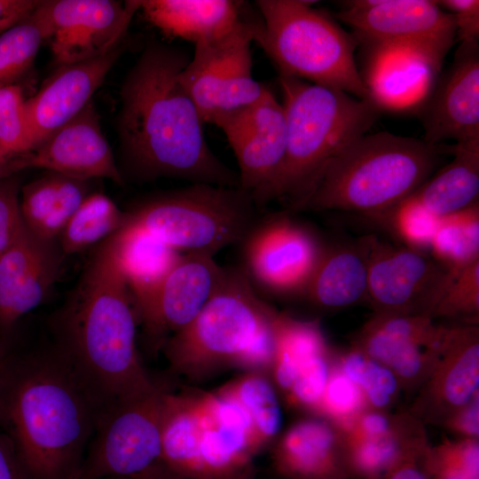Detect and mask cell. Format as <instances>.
<instances>
[{
    "label": "cell",
    "mask_w": 479,
    "mask_h": 479,
    "mask_svg": "<svg viewBox=\"0 0 479 479\" xmlns=\"http://www.w3.org/2000/svg\"><path fill=\"white\" fill-rule=\"evenodd\" d=\"M2 343H3V339L0 337V348H1Z\"/></svg>",
    "instance_id": "obj_55"
},
{
    "label": "cell",
    "mask_w": 479,
    "mask_h": 479,
    "mask_svg": "<svg viewBox=\"0 0 479 479\" xmlns=\"http://www.w3.org/2000/svg\"><path fill=\"white\" fill-rule=\"evenodd\" d=\"M106 241L127 285L137 319L145 334L152 323L159 290L182 254L127 221Z\"/></svg>",
    "instance_id": "obj_24"
},
{
    "label": "cell",
    "mask_w": 479,
    "mask_h": 479,
    "mask_svg": "<svg viewBox=\"0 0 479 479\" xmlns=\"http://www.w3.org/2000/svg\"><path fill=\"white\" fill-rule=\"evenodd\" d=\"M343 435V434H342ZM349 479H381L403 456L428 447L423 423L410 412L399 413L395 428L379 436L343 435Z\"/></svg>",
    "instance_id": "obj_30"
},
{
    "label": "cell",
    "mask_w": 479,
    "mask_h": 479,
    "mask_svg": "<svg viewBox=\"0 0 479 479\" xmlns=\"http://www.w3.org/2000/svg\"><path fill=\"white\" fill-rule=\"evenodd\" d=\"M273 308L268 319L262 325L247 347L236 357L232 366L246 372L271 373L273 363L276 339L272 323Z\"/></svg>",
    "instance_id": "obj_46"
},
{
    "label": "cell",
    "mask_w": 479,
    "mask_h": 479,
    "mask_svg": "<svg viewBox=\"0 0 479 479\" xmlns=\"http://www.w3.org/2000/svg\"><path fill=\"white\" fill-rule=\"evenodd\" d=\"M367 254L364 239L324 248L304 295L318 307L338 310L366 301Z\"/></svg>",
    "instance_id": "obj_28"
},
{
    "label": "cell",
    "mask_w": 479,
    "mask_h": 479,
    "mask_svg": "<svg viewBox=\"0 0 479 479\" xmlns=\"http://www.w3.org/2000/svg\"><path fill=\"white\" fill-rule=\"evenodd\" d=\"M311 1L258 0L261 21L252 22L253 41L280 75L335 88L369 99L356 60L358 42Z\"/></svg>",
    "instance_id": "obj_6"
},
{
    "label": "cell",
    "mask_w": 479,
    "mask_h": 479,
    "mask_svg": "<svg viewBox=\"0 0 479 479\" xmlns=\"http://www.w3.org/2000/svg\"><path fill=\"white\" fill-rule=\"evenodd\" d=\"M1 347H2V345H1ZM0 352H1V348H0Z\"/></svg>",
    "instance_id": "obj_56"
},
{
    "label": "cell",
    "mask_w": 479,
    "mask_h": 479,
    "mask_svg": "<svg viewBox=\"0 0 479 479\" xmlns=\"http://www.w3.org/2000/svg\"><path fill=\"white\" fill-rule=\"evenodd\" d=\"M200 438L195 479H249L258 452L251 423L232 398L218 393H198Z\"/></svg>",
    "instance_id": "obj_19"
},
{
    "label": "cell",
    "mask_w": 479,
    "mask_h": 479,
    "mask_svg": "<svg viewBox=\"0 0 479 479\" xmlns=\"http://www.w3.org/2000/svg\"><path fill=\"white\" fill-rule=\"evenodd\" d=\"M256 207L240 187L192 184L146 200L127 213V222L179 252L214 255L247 238L257 224Z\"/></svg>",
    "instance_id": "obj_7"
},
{
    "label": "cell",
    "mask_w": 479,
    "mask_h": 479,
    "mask_svg": "<svg viewBox=\"0 0 479 479\" xmlns=\"http://www.w3.org/2000/svg\"><path fill=\"white\" fill-rule=\"evenodd\" d=\"M137 322L130 291L105 240L49 326L51 339L103 413L156 385L138 355Z\"/></svg>",
    "instance_id": "obj_3"
},
{
    "label": "cell",
    "mask_w": 479,
    "mask_h": 479,
    "mask_svg": "<svg viewBox=\"0 0 479 479\" xmlns=\"http://www.w3.org/2000/svg\"><path fill=\"white\" fill-rule=\"evenodd\" d=\"M287 121V151L280 173L259 207L287 197L290 203L312 184L326 164L365 135L380 115L371 99L279 75Z\"/></svg>",
    "instance_id": "obj_5"
},
{
    "label": "cell",
    "mask_w": 479,
    "mask_h": 479,
    "mask_svg": "<svg viewBox=\"0 0 479 479\" xmlns=\"http://www.w3.org/2000/svg\"><path fill=\"white\" fill-rule=\"evenodd\" d=\"M216 391L235 400L247 412L257 452L279 435L282 412L275 386L265 373L246 372Z\"/></svg>",
    "instance_id": "obj_34"
},
{
    "label": "cell",
    "mask_w": 479,
    "mask_h": 479,
    "mask_svg": "<svg viewBox=\"0 0 479 479\" xmlns=\"http://www.w3.org/2000/svg\"><path fill=\"white\" fill-rule=\"evenodd\" d=\"M34 148L22 89L0 86V149L11 159Z\"/></svg>",
    "instance_id": "obj_41"
},
{
    "label": "cell",
    "mask_w": 479,
    "mask_h": 479,
    "mask_svg": "<svg viewBox=\"0 0 479 479\" xmlns=\"http://www.w3.org/2000/svg\"><path fill=\"white\" fill-rule=\"evenodd\" d=\"M0 479H28L14 444L0 421Z\"/></svg>",
    "instance_id": "obj_49"
},
{
    "label": "cell",
    "mask_w": 479,
    "mask_h": 479,
    "mask_svg": "<svg viewBox=\"0 0 479 479\" xmlns=\"http://www.w3.org/2000/svg\"><path fill=\"white\" fill-rule=\"evenodd\" d=\"M32 168L84 181L95 177L120 185L123 181L91 101L35 148L12 158L3 177Z\"/></svg>",
    "instance_id": "obj_15"
},
{
    "label": "cell",
    "mask_w": 479,
    "mask_h": 479,
    "mask_svg": "<svg viewBox=\"0 0 479 479\" xmlns=\"http://www.w3.org/2000/svg\"><path fill=\"white\" fill-rule=\"evenodd\" d=\"M140 0L41 1L47 40L55 61L75 64L109 53L123 43Z\"/></svg>",
    "instance_id": "obj_13"
},
{
    "label": "cell",
    "mask_w": 479,
    "mask_h": 479,
    "mask_svg": "<svg viewBox=\"0 0 479 479\" xmlns=\"http://www.w3.org/2000/svg\"><path fill=\"white\" fill-rule=\"evenodd\" d=\"M425 452L403 456L388 469L381 479H430L422 461Z\"/></svg>",
    "instance_id": "obj_50"
},
{
    "label": "cell",
    "mask_w": 479,
    "mask_h": 479,
    "mask_svg": "<svg viewBox=\"0 0 479 479\" xmlns=\"http://www.w3.org/2000/svg\"><path fill=\"white\" fill-rule=\"evenodd\" d=\"M363 239L367 254L366 301L374 314L433 318L453 275L426 252L391 244L376 235Z\"/></svg>",
    "instance_id": "obj_11"
},
{
    "label": "cell",
    "mask_w": 479,
    "mask_h": 479,
    "mask_svg": "<svg viewBox=\"0 0 479 479\" xmlns=\"http://www.w3.org/2000/svg\"><path fill=\"white\" fill-rule=\"evenodd\" d=\"M60 256L53 246L24 225L0 257V337L47 297L57 279Z\"/></svg>",
    "instance_id": "obj_20"
},
{
    "label": "cell",
    "mask_w": 479,
    "mask_h": 479,
    "mask_svg": "<svg viewBox=\"0 0 479 479\" xmlns=\"http://www.w3.org/2000/svg\"><path fill=\"white\" fill-rule=\"evenodd\" d=\"M431 145L479 140V41L461 42L447 71L415 110Z\"/></svg>",
    "instance_id": "obj_17"
},
{
    "label": "cell",
    "mask_w": 479,
    "mask_h": 479,
    "mask_svg": "<svg viewBox=\"0 0 479 479\" xmlns=\"http://www.w3.org/2000/svg\"><path fill=\"white\" fill-rule=\"evenodd\" d=\"M437 4L453 19L459 42L479 41V1L443 0Z\"/></svg>",
    "instance_id": "obj_47"
},
{
    "label": "cell",
    "mask_w": 479,
    "mask_h": 479,
    "mask_svg": "<svg viewBox=\"0 0 479 479\" xmlns=\"http://www.w3.org/2000/svg\"><path fill=\"white\" fill-rule=\"evenodd\" d=\"M270 310L271 306L255 294L246 272L225 269L201 310L164 342L170 370L198 380L222 366H232Z\"/></svg>",
    "instance_id": "obj_8"
},
{
    "label": "cell",
    "mask_w": 479,
    "mask_h": 479,
    "mask_svg": "<svg viewBox=\"0 0 479 479\" xmlns=\"http://www.w3.org/2000/svg\"><path fill=\"white\" fill-rule=\"evenodd\" d=\"M41 1L34 0H0V21L18 20L29 16Z\"/></svg>",
    "instance_id": "obj_51"
},
{
    "label": "cell",
    "mask_w": 479,
    "mask_h": 479,
    "mask_svg": "<svg viewBox=\"0 0 479 479\" xmlns=\"http://www.w3.org/2000/svg\"><path fill=\"white\" fill-rule=\"evenodd\" d=\"M276 348L271 374L284 396L290 390L299 370L313 357L330 352L316 321H301L273 310Z\"/></svg>",
    "instance_id": "obj_33"
},
{
    "label": "cell",
    "mask_w": 479,
    "mask_h": 479,
    "mask_svg": "<svg viewBox=\"0 0 479 479\" xmlns=\"http://www.w3.org/2000/svg\"><path fill=\"white\" fill-rule=\"evenodd\" d=\"M225 269L214 255L186 253L165 278L156 297L151 326L145 334L151 347H162L172 334L189 324L219 286Z\"/></svg>",
    "instance_id": "obj_23"
},
{
    "label": "cell",
    "mask_w": 479,
    "mask_h": 479,
    "mask_svg": "<svg viewBox=\"0 0 479 479\" xmlns=\"http://www.w3.org/2000/svg\"><path fill=\"white\" fill-rule=\"evenodd\" d=\"M123 49L122 43L101 57L59 66L39 91L26 100L34 148L91 101Z\"/></svg>",
    "instance_id": "obj_22"
},
{
    "label": "cell",
    "mask_w": 479,
    "mask_h": 479,
    "mask_svg": "<svg viewBox=\"0 0 479 479\" xmlns=\"http://www.w3.org/2000/svg\"><path fill=\"white\" fill-rule=\"evenodd\" d=\"M452 160L410 196L440 218L478 202L479 140L452 145Z\"/></svg>",
    "instance_id": "obj_31"
},
{
    "label": "cell",
    "mask_w": 479,
    "mask_h": 479,
    "mask_svg": "<svg viewBox=\"0 0 479 479\" xmlns=\"http://www.w3.org/2000/svg\"><path fill=\"white\" fill-rule=\"evenodd\" d=\"M422 461L430 479H479V441L445 439L429 445Z\"/></svg>",
    "instance_id": "obj_38"
},
{
    "label": "cell",
    "mask_w": 479,
    "mask_h": 479,
    "mask_svg": "<svg viewBox=\"0 0 479 479\" xmlns=\"http://www.w3.org/2000/svg\"><path fill=\"white\" fill-rule=\"evenodd\" d=\"M373 218L384 224L401 245L422 252L429 250L439 219L411 196Z\"/></svg>",
    "instance_id": "obj_39"
},
{
    "label": "cell",
    "mask_w": 479,
    "mask_h": 479,
    "mask_svg": "<svg viewBox=\"0 0 479 479\" xmlns=\"http://www.w3.org/2000/svg\"><path fill=\"white\" fill-rule=\"evenodd\" d=\"M366 409L364 393L342 373L334 357L330 376L315 416L326 420L343 433Z\"/></svg>",
    "instance_id": "obj_40"
},
{
    "label": "cell",
    "mask_w": 479,
    "mask_h": 479,
    "mask_svg": "<svg viewBox=\"0 0 479 479\" xmlns=\"http://www.w3.org/2000/svg\"><path fill=\"white\" fill-rule=\"evenodd\" d=\"M334 357L332 351L318 355L299 370L290 390L285 395L290 406L316 414L330 376Z\"/></svg>",
    "instance_id": "obj_43"
},
{
    "label": "cell",
    "mask_w": 479,
    "mask_h": 479,
    "mask_svg": "<svg viewBox=\"0 0 479 479\" xmlns=\"http://www.w3.org/2000/svg\"><path fill=\"white\" fill-rule=\"evenodd\" d=\"M479 315V261L455 274L445 289L433 318L441 317L478 322Z\"/></svg>",
    "instance_id": "obj_42"
},
{
    "label": "cell",
    "mask_w": 479,
    "mask_h": 479,
    "mask_svg": "<svg viewBox=\"0 0 479 479\" xmlns=\"http://www.w3.org/2000/svg\"><path fill=\"white\" fill-rule=\"evenodd\" d=\"M342 6L337 17L353 29L358 43L408 46L442 66L455 42L452 16L436 1L352 0Z\"/></svg>",
    "instance_id": "obj_12"
},
{
    "label": "cell",
    "mask_w": 479,
    "mask_h": 479,
    "mask_svg": "<svg viewBox=\"0 0 479 479\" xmlns=\"http://www.w3.org/2000/svg\"><path fill=\"white\" fill-rule=\"evenodd\" d=\"M190 58L154 42L131 67L121 90L119 134L125 157L143 178L240 187L238 172L209 148L204 122L179 82Z\"/></svg>",
    "instance_id": "obj_2"
},
{
    "label": "cell",
    "mask_w": 479,
    "mask_h": 479,
    "mask_svg": "<svg viewBox=\"0 0 479 479\" xmlns=\"http://www.w3.org/2000/svg\"><path fill=\"white\" fill-rule=\"evenodd\" d=\"M19 181L10 176L0 178V257L15 242L24 223L20 209Z\"/></svg>",
    "instance_id": "obj_45"
},
{
    "label": "cell",
    "mask_w": 479,
    "mask_h": 479,
    "mask_svg": "<svg viewBox=\"0 0 479 479\" xmlns=\"http://www.w3.org/2000/svg\"><path fill=\"white\" fill-rule=\"evenodd\" d=\"M103 411L53 342L0 352V419L28 479H79Z\"/></svg>",
    "instance_id": "obj_1"
},
{
    "label": "cell",
    "mask_w": 479,
    "mask_h": 479,
    "mask_svg": "<svg viewBox=\"0 0 479 479\" xmlns=\"http://www.w3.org/2000/svg\"><path fill=\"white\" fill-rule=\"evenodd\" d=\"M86 182L49 171L26 185L20 198L25 227L39 239L54 242L89 194Z\"/></svg>",
    "instance_id": "obj_29"
},
{
    "label": "cell",
    "mask_w": 479,
    "mask_h": 479,
    "mask_svg": "<svg viewBox=\"0 0 479 479\" xmlns=\"http://www.w3.org/2000/svg\"><path fill=\"white\" fill-rule=\"evenodd\" d=\"M37 7L29 16L0 34V86L12 84L27 73L42 43L47 40Z\"/></svg>",
    "instance_id": "obj_37"
},
{
    "label": "cell",
    "mask_w": 479,
    "mask_h": 479,
    "mask_svg": "<svg viewBox=\"0 0 479 479\" xmlns=\"http://www.w3.org/2000/svg\"><path fill=\"white\" fill-rule=\"evenodd\" d=\"M244 242L250 274L280 294H304L324 249L285 216L256 224Z\"/></svg>",
    "instance_id": "obj_16"
},
{
    "label": "cell",
    "mask_w": 479,
    "mask_h": 479,
    "mask_svg": "<svg viewBox=\"0 0 479 479\" xmlns=\"http://www.w3.org/2000/svg\"><path fill=\"white\" fill-rule=\"evenodd\" d=\"M459 438H476L479 436V394L451 415L442 425Z\"/></svg>",
    "instance_id": "obj_48"
},
{
    "label": "cell",
    "mask_w": 479,
    "mask_h": 479,
    "mask_svg": "<svg viewBox=\"0 0 479 479\" xmlns=\"http://www.w3.org/2000/svg\"><path fill=\"white\" fill-rule=\"evenodd\" d=\"M200 438L198 393L167 389L162 406L161 459L171 479H195Z\"/></svg>",
    "instance_id": "obj_32"
},
{
    "label": "cell",
    "mask_w": 479,
    "mask_h": 479,
    "mask_svg": "<svg viewBox=\"0 0 479 479\" xmlns=\"http://www.w3.org/2000/svg\"><path fill=\"white\" fill-rule=\"evenodd\" d=\"M452 146L387 131L365 134L332 158L294 210H340L373 217L414 192Z\"/></svg>",
    "instance_id": "obj_4"
},
{
    "label": "cell",
    "mask_w": 479,
    "mask_h": 479,
    "mask_svg": "<svg viewBox=\"0 0 479 479\" xmlns=\"http://www.w3.org/2000/svg\"><path fill=\"white\" fill-rule=\"evenodd\" d=\"M479 328L447 326L440 357L409 411L422 423L442 425L479 394Z\"/></svg>",
    "instance_id": "obj_18"
},
{
    "label": "cell",
    "mask_w": 479,
    "mask_h": 479,
    "mask_svg": "<svg viewBox=\"0 0 479 479\" xmlns=\"http://www.w3.org/2000/svg\"><path fill=\"white\" fill-rule=\"evenodd\" d=\"M11 158L0 149V178L3 177L4 168Z\"/></svg>",
    "instance_id": "obj_52"
},
{
    "label": "cell",
    "mask_w": 479,
    "mask_h": 479,
    "mask_svg": "<svg viewBox=\"0 0 479 479\" xmlns=\"http://www.w3.org/2000/svg\"><path fill=\"white\" fill-rule=\"evenodd\" d=\"M365 46L368 55L361 77L369 99L381 110H416L433 90L442 66L408 46Z\"/></svg>",
    "instance_id": "obj_21"
},
{
    "label": "cell",
    "mask_w": 479,
    "mask_h": 479,
    "mask_svg": "<svg viewBox=\"0 0 479 479\" xmlns=\"http://www.w3.org/2000/svg\"><path fill=\"white\" fill-rule=\"evenodd\" d=\"M98 479H135V478H129V477H103V478H98ZM144 479H162V478L153 477V478H144Z\"/></svg>",
    "instance_id": "obj_54"
},
{
    "label": "cell",
    "mask_w": 479,
    "mask_h": 479,
    "mask_svg": "<svg viewBox=\"0 0 479 479\" xmlns=\"http://www.w3.org/2000/svg\"><path fill=\"white\" fill-rule=\"evenodd\" d=\"M352 347L387 366L401 389H420L440 355L428 349L391 318L373 315L357 333Z\"/></svg>",
    "instance_id": "obj_26"
},
{
    "label": "cell",
    "mask_w": 479,
    "mask_h": 479,
    "mask_svg": "<svg viewBox=\"0 0 479 479\" xmlns=\"http://www.w3.org/2000/svg\"><path fill=\"white\" fill-rule=\"evenodd\" d=\"M357 385L365 397L369 409L387 412L396 402L401 386L387 366L366 357Z\"/></svg>",
    "instance_id": "obj_44"
},
{
    "label": "cell",
    "mask_w": 479,
    "mask_h": 479,
    "mask_svg": "<svg viewBox=\"0 0 479 479\" xmlns=\"http://www.w3.org/2000/svg\"><path fill=\"white\" fill-rule=\"evenodd\" d=\"M429 251L453 276L479 261V203L440 217Z\"/></svg>",
    "instance_id": "obj_36"
},
{
    "label": "cell",
    "mask_w": 479,
    "mask_h": 479,
    "mask_svg": "<svg viewBox=\"0 0 479 479\" xmlns=\"http://www.w3.org/2000/svg\"><path fill=\"white\" fill-rule=\"evenodd\" d=\"M20 20H5L0 21V34H2L4 30L9 28L10 27L13 26L14 24L18 23Z\"/></svg>",
    "instance_id": "obj_53"
},
{
    "label": "cell",
    "mask_w": 479,
    "mask_h": 479,
    "mask_svg": "<svg viewBox=\"0 0 479 479\" xmlns=\"http://www.w3.org/2000/svg\"><path fill=\"white\" fill-rule=\"evenodd\" d=\"M139 10L167 36L194 45L222 38L243 21L238 3L231 0H144Z\"/></svg>",
    "instance_id": "obj_27"
},
{
    "label": "cell",
    "mask_w": 479,
    "mask_h": 479,
    "mask_svg": "<svg viewBox=\"0 0 479 479\" xmlns=\"http://www.w3.org/2000/svg\"><path fill=\"white\" fill-rule=\"evenodd\" d=\"M272 459L288 479H349L343 435L318 416L293 424L276 443Z\"/></svg>",
    "instance_id": "obj_25"
},
{
    "label": "cell",
    "mask_w": 479,
    "mask_h": 479,
    "mask_svg": "<svg viewBox=\"0 0 479 479\" xmlns=\"http://www.w3.org/2000/svg\"><path fill=\"white\" fill-rule=\"evenodd\" d=\"M127 221L122 212L106 195L88 194L74 212L59 237L61 253L76 254L100 241H105Z\"/></svg>",
    "instance_id": "obj_35"
},
{
    "label": "cell",
    "mask_w": 479,
    "mask_h": 479,
    "mask_svg": "<svg viewBox=\"0 0 479 479\" xmlns=\"http://www.w3.org/2000/svg\"><path fill=\"white\" fill-rule=\"evenodd\" d=\"M167 389L156 382L151 391L121 402L100 416L79 479L169 477L161 459Z\"/></svg>",
    "instance_id": "obj_9"
},
{
    "label": "cell",
    "mask_w": 479,
    "mask_h": 479,
    "mask_svg": "<svg viewBox=\"0 0 479 479\" xmlns=\"http://www.w3.org/2000/svg\"><path fill=\"white\" fill-rule=\"evenodd\" d=\"M252 42V22L243 20L224 37L194 45L178 78L204 122L219 127L268 89L253 77Z\"/></svg>",
    "instance_id": "obj_10"
},
{
    "label": "cell",
    "mask_w": 479,
    "mask_h": 479,
    "mask_svg": "<svg viewBox=\"0 0 479 479\" xmlns=\"http://www.w3.org/2000/svg\"><path fill=\"white\" fill-rule=\"evenodd\" d=\"M239 166L240 187L257 207L278 178L287 151L284 106L267 89L254 104L223 122Z\"/></svg>",
    "instance_id": "obj_14"
}]
</instances>
